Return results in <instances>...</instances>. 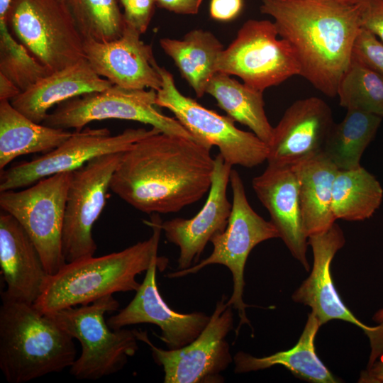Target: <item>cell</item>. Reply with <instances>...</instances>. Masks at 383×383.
<instances>
[{
	"label": "cell",
	"mask_w": 383,
	"mask_h": 383,
	"mask_svg": "<svg viewBox=\"0 0 383 383\" xmlns=\"http://www.w3.org/2000/svg\"><path fill=\"white\" fill-rule=\"evenodd\" d=\"M382 117L358 110H347L344 118L331 128L321 152L340 170L360 167L361 157L373 140Z\"/></svg>",
	"instance_id": "cell-28"
},
{
	"label": "cell",
	"mask_w": 383,
	"mask_h": 383,
	"mask_svg": "<svg viewBox=\"0 0 383 383\" xmlns=\"http://www.w3.org/2000/svg\"><path fill=\"white\" fill-rule=\"evenodd\" d=\"M12 0H0V22L6 23Z\"/></svg>",
	"instance_id": "cell-40"
},
{
	"label": "cell",
	"mask_w": 383,
	"mask_h": 383,
	"mask_svg": "<svg viewBox=\"0 0 383 383\" xmlns=\"http://www.w3.org/2000/svg\"><path fill=\"white\" fill-rule=\"evenodd\" d=\"M279 37L293 48L299 75L327 96H337L361 29L357 4L339 0H262Z\"/></svg>",
	"instance_id": "cell-2"
},
{
	"label": "cell",
	"mask_w": 383,
	"mask_h": 383,
	"mask_svg": "<svg viewBox=\"0 0 383 383\" xmlns=\"http://www.w3.org/2000/svg\"><path fill=\"white\" fill-rule=\"evenodd\" d=\"M124 12L126 23L140 34L146 32L152 20L156 6L155 0H118Z\"/></svg>",
	"instance_id": "cell-34"
},
{
	"label": "cell",
	"mask_w": 383,
	"mask_h": 383,
	"mask_svg": "<svg viewBox=\"0 0 383 383\" xmlns=\"http://www.w3.org/2000/svg\"><path fill=\"white\" fill-rule=\"evenodd\" d=\"M162 222L159 214L154 213L145 221L153 231L148 240L118 252L67 262L48 276L35 308L48 314L116 292H136L140 285L136 277L147 271L157 255Z\"/></svg>",
	"instance_id": "cell-3"
},
{
	"label": "cell",
	"mask_w": 383,
	"mask_h": 383,
	"mask_svg": "<svg viewBox=\"0 0 383 383\" xmlns=\"http://www.w3.org/2000/svg\"><path fill=\"white\" fill-rule=\"evenodd\" d=\"M112 85L110 81L97 74L84 58L40 79L10 102L33 121L42 123L52 106Z\"/></svg>",
	"instance_id": "cell-22"
},
{
	"label": "cell",
	"mask_w": 383,
	"mask_h": 383,
	"mask_svg": "<svg viewBox=\"0 0 383 383\" xmlns=\"http://www.w3.org/2000/svg\"><path fill=\"white\" fill-rule=\"evenodd\" d=\"M231 171L232 165L218 153L214 157L209 195L201 210L189 219L174 218L162 222L166 239L179 249V270L190 267L193 261L198 262L207 243L216 233L226 229L232 209L227 196Z\"/></svg>",
	"instance_id": "cell-18"
},
{
	"label": "cell",
	"mask_w": 383,
	"mask_h": 383,
	"mask_svg": "<svg viewBox=\"0 0 383 383\" xmlns=\"http://www.w3.org/2000/svg\"><path fill=\"white\" fill-rule=\"evenodd\" d=\"M339 1L343 3L349 4H355L357 2H359L360 0H339Z\"/></svg>",
	"instance_id": "cell-42"
},
{
	"label": "cell",
	"mask_w": 383,
	"mask_h": 383,
	"mask_svg": "<svg viewBox=\"0 0 383 383\" xmlns=\"http://www.w3.org/2000/svg\"><path fill=\"white\" fill-rule=\"evenodd\" d=\"M155 67L162 79L161 88L156 91V106L170 110L200 143L216 146L232 166L251 168L267 160L268 145L255 133L238 128L228 116L220 115L184 96L168 70L157 63Z\"/></svg>",
	"instance_id": "cell-7"
},
{
	"label": "cell",
	"mask_w": 383,
	"mask_h": 383,
	"mask_svg": "<svg viewBox=\"0 0 383 383\" xmlns=\"http://www.w3.org/2000/svg\"><path fill=\"white\" fill-rule=\"evenodd\" d=\"M298 182L304 229L307 237L328 230L335 218L331 209L338 168L321 152L291 165Z\"/></svg>",
	"instance_id": "cell-23"
},
{
	"label": "cell",
	"mask_w": 383,
	"mask_h": 383,
	"mask_svg": "<svg viewBox=\"0 0 383 383\" xmlns=\"http://www.w3.org/2000/svg\"><path fill=\"white\" fill-rule=\"evenodd\" d=\"M72 133L35 123L15 109L10 101H0V170L18 156L51 151Z\"/></svg>",
	"instance_id": "cell-25"
},
{
	"label": "cell",
	"mask_w": 383,
	"mask_h": 383,
	"mask_svg": "<svg viewBox=\"0 0 383 383\" xmlns=\"http://www.w3.org/2000/svg\"><path fill=\"white\" fill-rule=\"evenodd\" d=\"M244 0H211L210 16L218 21H230L241 13Z\"/></svg>",
	"instance_id": "cell-36"
},
{
	"label": "cell",
	"mask_w": 383,
	"mask_h": 383,
	"mask_svg": "<svg viewBox=\"0 0 383 383\" xmlns=\"http://www.w3.org/2000/svg\"><path fill=\"white\" fill-rule=\"evenodd\" d=\"M118 306L110 294L45 314L81 345V354L70 367L76 379L96 380L118 372L138 350L135 329L113 330L105 321V314Z\"/></svg>",
	"instance_id": "cell-5"
},
{
	"label": "cell",
	"mask_w": 383,
	"mask_h": 383,
	"mask_svg": "<svg viewBox=\"0 0 383 383\" xmlns=\"http://www.w3.org/2000/svg\"><path fill=\"white\" fill-rule=\"evenodd\" d=\"M206 93L216 99L229 117L248 126L269 145L274 127L265 113L263 92L239 82L229 74L217 72L211 78Z\"/></svg>",
	"instance_id": "cell-27"
},
{
	"label": "cell",
	"mask_w": 383,
	"mask_h": 383,
	"mask_svg": "<svg viewBox=\"0 0 383 383\" xmlns=\"http://www.w3.org/2000/svg\"><path fill=\"white\" fill-rule=\"evenodd\" d=\"M252 184L280 238L293 257L309 271L308 237L301 218L298 182L291 165L268 162L265 171L252 179Z\"/></svg>",
	"instance_id": "cell-20"
},
{
	"label": "cell",
	"mask_w": 383,
	"mask_h": 383,
	"mask_svg": "<svg viewBox=\"0 0 383 383\" xmlns=\"http://www.w3.org/2000/svg\"><path fill=\"white\" fill-rule=\"evenodd\" d=\"M278 36L274 21L248 20L221 52L216 72L237 76L248 87L262 92L299 75L300 67L293 48Z\"/></svg>",
	"instance_id": "cell-10"
},
{
	"label": "cell",
	"mask_w": 383,
	"mask_h": 383,
	"mask_svg": "<svg viewBox=\"0 0 383 383\" xmlns=\"http://www.w3.org/2000/svg\"><path fill=\"white\" fill-rule=\"evenodd\" d=\"M333 124L331 109L322 99L295 101L274 127L267 161L293 165L321 152Z\"/></svg>",
	"instance_id": "cell-19"
},
{
	"label": "cell",
	"mask_w": 383,
	"mask_h": 383,
	"mask_svg": "<svg viewBox=\"0 0 383 383\" xmlns=\"http://www.w3.org/2000/svg\"><path fill=\"white\" fill-rule=\"evenodd\" d=\"M72 177V172L58 173L20 191L0 192L1 210L12 215L26 230L49 275L67 263L62 252V231Z\"/></svg>",
	"instance_id": "cell-9"
},
{
	"label": "cell",
	"mask_w": 383,
	"mask_h": 383,
	"mask_svg": "<svg viewBox=\"0 0 383 383\" xmlns=\"http://www.w3.org/2000/svg\"><path fill=\"white\" fill-rule=\"evenodd\" d=\"M352 56L383 75V44L370 31L361 28Z\"/></svg>",
	"instance_id": "cell-33"
},
{
	"label": "cell",
	"mask_w": 383,
	"mask_h": 383,
	"mask_svg": "<svg viewBox=\"0 0 383 383\" xmlns=\"http://www.w3.org/2000/svg\"><path fill=\"white\" fill-rule=\"evenodd\" d=\"M118 0H68L67 5L83 39L108 42L125 27Z\"/></svg>",
	"instance_id": "cell-31"
},
{
	"label": "cell",
	"mask_w": 383,
	"mask_h": 383,
	"mask_svg": "<svg viewBox=\"0 0 383 383\" xmlns=\"http://www.w3.org/2000/svg\"><path fill=\"white\" fill-rule=\"evenodd\" d=\"M230 184L233 192L231 213L226 229L216 233L210 242L213 245L211 255L190 267L170 272L168 278H179L196 274L210 265H222L228 267L233 277V289L227 301L238 312L240 321L235 330L238 335L240 327L250 322L246 315L250 306L243 301L245 287L244 270L251 250L259 243L272 238H280L279 233L271 222L257 214L249 204L243 182L238 172L232 170Z\"/></svg>",
	"instance_id": "cell-6"
},
{
	"label": "cell",
	"mask_w": 383,
	"mask_h": 383,
	"mask_svg": "<svg viewBox=\"0 0 383 383\" xmlns=\"http://www.w3.org/2000/svg\"><path fill=\"white\" fill-rule=\"evenodd\" d=\"M202 2L203 0H155L157 7L182 15L198 13Z\"/></svg>",
	"instance_id": "cell-37"
},
{
	"label": "cell",
	"mask_w": 383,
	"mask_h": 383,
	"mask_svg": "<svg viewBox=\"0 0 383 383\" xmlns=\"http://www.w3.org/2000/svg\"><path fill=\"white\" fill-rule=\"evenodd\" d=\"M74 338L33 304L2 300L0 369L9 383H24L70 367Z\"/></svg>",
	"instance_id": "cell-4"
},
{
	"label": "cell",
	"mask_w": 383,
	"mask_h": 383,
	"mask_svg": "<svg viewBox=\"0 0 383 383\" xmlns=\"http://www.w3.org/2000/svg\"><path fill=\"white\" fill-rule=\"evenodd\" d=\"M165 257L155 256L145 276L131 301L107 320L113 330L138 323L157 326V335L170 350L182 348L194 340L210 319L203 312L182 313L172 310L163 299L156 282L157 270H165L168 265Z\"/></svg>",
	"instance_id": "cell-16"
},
{
	"label": "cell",
	"mask_w": 383,
	"mask_h": 383,
	"mask_svg": "<svg viewBox=\"0 0 383 383\" xmlns=\"http://www.w3.org/2000/svg\"><path fill=\"white\" fill-rule=\"evenodd\" d=\"M0 267L6 290L1 300L33 304L49 276L33 240L11 214L0 213Z\"/></svg>",
	"instance_id": "cell-21"
},
{
	"label": "cell",
	"mask_w": 383,
	"mask_h": 383,
	"mask_svg": "<svg viewBox=\"0 0 383 383\" xmlns=\"http://www.w3.org/2000/svg\"><path fill=\"white\" fill-rule=\"evenodd\" d=\"M160 45L196 96L202 97L211 78L217 72L216 62L224 49L219 40L210 31L194 29L182 40L161 38Z\"/></svg>",
	"instance_id": "cell-26"
},
{
	"label": "cell",
	"mask_w": 383,
	"mask_h": 383,
	"mask_svg": "<svg viewBox=\"0 0 383 383\" xmlns=\"http://www.w3.org/2000/svg\"><path fill=\"white\" fill-rule=\"evenodd\" d=\"M126 23V22H125ZM140 33L126 23L121 35L108 42L83 39L85 58L100 77L126 89L159 90L160 74L155 67L151 45Z\"/></svg>",
	"instance_id": "cell-17"
},
{
	"label": "cell",
	"mask_w": 383,
	"mask_h": 383,
	"mask_svg": "<svg viewBox=\"0 0 383 383\" xmlns=\"http://www.w3.org/2000/svg\"><path fill=\"white\" fill-rule=\"evenodd\" d=\"M156 91L126 89L117 85L62 102L48 113L43 124L79 131L88 123L105 119L133 121L159 129L162 133L199 142L175 118L156 108Z\"/></svg>",
	"instance_id": "cell-11"
},
{
	"label": "cell",
	"mask_w": 383,
	"mask_h": 383,
	"mask_svg": "<svg viewBox=\"0 0 383 383\" xmlns=\"http://www.w3.org/2000/svg\"><path fill=\"white\" fill-rule=\"evenodd\" d=\"M7 25L29 52L52 72L85 58L83 38L61 0H12Z\"/></svg>",
	"instance_id": "cell-8"
},
{
	"label": "cell",
	"mask_w": 383,
	"mask_h": 383,
	"mask_svg": "<svg viewBox=\"0 0 383 383\" xmlns=\"http://www.w3.org/2000/svg\"><path fill=\"white\" fill-rule=\"evenodd\" d=\"M308 243L313 254L312 270L292 294L293 301L311 307L320 326L338 319L360 327L370 338L371 355L383 354V323L371 327L360 322L343 303L332 280V260L345 243L342 229L334 223L325 232L309 236Z\"/></svg>",
	"instance_id": "cell-15"
},
{
	"label": "cell",
	"mask_w": 383,
	"mask_h": 383,
	"mask_svg": "<svg viewBox=\"0 0 383 383\" xmlns=\"http://www.w3.org/2000/svg\"><path fill=\"white\" fill-rule=\"evenodd\" d=\"M122 153L99 156L72 172L62 231L66 262L94 255L97 246L92 228L106 205L111 181Z\"/></svg>",
	"instance_id": "cell-14"
},
{
	"label": "cell",
	"mask_w": 383,
	"mask_h": 383,
	"mask_svg": "<svg viewBox=\"0 0 383 383\" xmlns=\"http://www.w3.org/2000/svg\"><path fill=\"white\" fill-rule=\"evenodd\" d=\"M211 148L159 132L123 152L110 189L148 214L175 213L209 192L214 168Z\"/></svg>",
	"instance_id": "cell-1"
},
{
	"label": "cell",
	"mask_w": 383,
	"mask_h": 383,
	"mask_svg": "<svg viewBox=\"0 0 383 383\" xmlns=\"http://www.w3.org/2000/svg\"><path fill=\"white\" fill-rule=\"evenodd\" d=\"M52 72L14 39L6 23L0 22V73L23 92Z\"/></svg>",
	"instance_id": "cell-32"
},
{
	"label": "cell",
	"mask_w": 383,
	"mask_h": 383,
	"mask_svg": "<svg viewBox=\"0 0 383 383\" xmlns=\"http://www.w3.org/2000/svg\"><path fill=\"white\" fill-rule=\"evenodd\" d=\"M21 92L11 80L0 73V101H11Z\"/></svg>",
	"instance_id": "cell-39"
},
{
	"label": "cell",
	"mask_w": 383,
	"mask_h": 383,
	"mask_svg": "<svg viewBox=\"0 0 383 383\" xmlns=\"http://www.w3.org/2000/svg\"><path fill=\"white\" fill-rule=\"evenodd\" d=\"M320 326L317 318L311 312L297 343L290 350L262 357H254L243 351L238 352L233 357L235 373L257 371L280 365L294 376L306 381L338 382L315 351L314 339Z\"/></svg>",
	"instance_id": "cell-24"
},
{
	"label": "cell",
	"mask_w": 383,
	"mask_h": 383,
	"mask_svg": "<svg viewBox=\"0 0 383 383\" xmlns=\"http://www.w3.org/2000/svg\"><path fill=\"white\" fill-rule=\"evenodd\" d=\"M361 28L383 44V0H360L357 3Z\"/></svg>",
	"instance_id": "cell-35"
},
{
	"label": "cell",
	"mask_w": 383,
	"mask_h": 383,
	"mask_svg": "<svg viewBox=\"0 0 383 383\" xmlns=\"http://www.w3.org/2000/svg\"><path fill=\"white\" fill-rule=\"evenodd\" d=\"M340 105L383 117V75L352 56L337 90Z\"/></svg>",
	"instance_id": "cell-30"
},
{
	"label": "cell",
	"mask_w": 383,
	"mask_h": 383,
	"mask_svg": "<svg viewBox=\"0 0 383 383\" xmlns=\"http://www.w3.org/2000/svg\"><path fill=\"white\" fill-rule=\"evenodd\" d=\"M159 132L153 127L127 128L113 135L107 128L74 131L51 151L1 170L0 192L26 188L55 174L73 172L99 156L123 152L139 140Z\"/></svg>",
	"instance_id": "cell-13"
},
{
	"label": "cell",
	"mask_w": 383,
	"mask_h": 383,
	"mask_svg": "<svg viewBox=\"0 0 383 383\" xmlns=\"http://www.w3.org/2000/svg\"><path fill=\"white\" fill-rule=\"evenodd\" d=\"M223 295L216 304L209 321L199 335L189 344L175 350L155 346L147 331L136 330L138 340L150 349L155 363L162 367L165 383H220V375L233 361L226 340L233 329V307Z\"/></svg>",
	"instance_id": "cell-12"
},
{
	"label": "cell",
	"mask_w": 383,
	"mask_h": 383,
	"mask_svg": "<svg viewBox=\"0 0 383 383\" xmlns=\"http://www.w3.org/2000/svg\"><path fill=\"white\" fill-rule=\"evenodd\" d=\"M382 187L364 167L338 170L333 185L331 209L335 218L364 221L381 205Z\"/></svg>",
	"instance_id": "cell-29"
},
{
	"label": "cell",
	"mask_w": 383,
	"mask_h": 383,
	"mask_svg": "<svg viewBox=\"0 0 383 383\" xmlns=\"http://www.w3.org/2000/svg\"><path fill=\"white\" fill-rule=\"evenodd\" d=\"M61 1H63L65 4H67V2L68 1V0H61Z\"/></svg>",
	"instance_id": "cell-43"
},
{
	"label": "cell",
	"mask_w": 383,
	"mask_h": 383,
	"mask_svg": "<svg viewBox=\"0 0 383 383\" xmlns=\"http://www.w3.org/2000/svg\"><path fill=\"white\" fill-rule=\"evenodd\" d=\"M373 320L377 322L383 323V309H380L374 314Z\"/></svg>",
	"instance_id": "cell-41"
},
{
	"label": "cell",
	"mask_w": 383,
	"mask_h": 383,
	"mask_svg": "<svg viewBox=\"0 0 383 383\" xmlns=\"http://www.w3.org/2000/svg\"><path fill=\"white\" fill-rule=\"evenodd\" d=\"M358 382L383 383V356L362 372Z\"/></svg>",
	"instance_id": "cell-38"
}]
</instances>
